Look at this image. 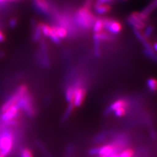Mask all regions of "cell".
Returning <instances> with one entry per match:
<instances>
[{
  "instance_id": "cell-17",
  "label": "cell",
  "mask_w": 157,
  "mask_h": 157,
  "mask_svg": "<svg viewBox=\"0 0 157 157\" xmlns=\"http://www.w3.org/2000/svg\"><path fill=\"white\" fill-rule=\"evenodd\" d=\"M92 28L94 33H99L104 31V21H103V18H96Z\"/></svg>"
},
{
  "instance_id": "cell-28",
  "label": "cell",
  "mask_w": 157,
  "mask_h": 157,
  "mask_svg": "<svg viewBox=\"0 0 157 157\" xmlns=\"http://www.w3.org/2000/svg\"><path fill=\"white\" fill-rule=\"evenodd\" d=\"M20 157H33L32 151L27 147H22L20 151Z\"/></svg>"
},
{
  "instance_id": "cell-44",
  "label": "cell",
  "mask_w": 157,
  "mask_h": 157,
  "mask_svg": "<svg viewBox=\"0 0 157 157\" xmlns=\"http://www.w3.org/2000/svg\"><path fill=\"white\" fill-rule=\"evenodd\" d=\"M0 157H5L1 153H0Z\"/></svg>"
},
{
  "instance_id": "cell-46",
  "label": "cell",
  "mask_w": 157,
  "mask_h": 157,
  "mask_svg": "<svg viewBox=\"0 0 157 157\" xmlns=\"http://www.w3.org/2000/svg\"><path fill=\"white\" fill-rule=\"evenodd\" d=\"M0 7H1V6H0Z\"/></svg>"
},
{
  "instance_id": "cell-24",
  "label": "cell",
  "mask_w": 157,
  "mask_h": 157,
  "mask_svg": "<svg viewBox=\"0 0 157 157\" xmlns=\"http://www.w3.org/2000/svg\"><path fill=\"white\" fill-rule=\"evenodd\" d=\"M94 39V52L96 56L99 57L101 55V41L98 40L96 38L93 37Z\"/></svg>"
},
{
  "instance_id": "cell-18",
  "label": "cell",
  "mask_w": 157,
  "mask_h": 157,
  "mask_svg": "<svg viewBox=\"0 0 157 157\" xmlns=\"http://www.w3.org/2000/svg\"><path fill=\"white\" fill-rule=\"evenodd\" d=\"M54 28H55V30L57 34L58 37L60 38V39H65L68 34L67 29L61 26H53Z\"/></svg>"
},
{
  "instance_id": "cell-16",
  "label": "cell",
  "mask_w": 157,
  "mask_h": 157,
  "mask_svg": "<svg viewBox=\"0 0 157 157\" xmlns=\"http://www.w3.org/2000/svg\"><path fill=\"white\" fill-rule=\"evenodd\" d=\"M75 88L73 87V85L69 86L66 90L65 92V97L66 101L70 104V103L73 102V99H74Z\"/></svg>"
},
{
  "instance_id": "cell-33",
  "label": "cell",
  "mask_w": 157,
  "mask_h": 157,
  "mask_svg": "<svg viewBox=\"0 0 157 157\" xmlns=\"http://www.w3.org/2000/svg\"><path fill=\"white\" fill-rule=\"evenodd\" d=\"M106 137V134L105 133H101L100 134H98L94 140L95 142H101V141L104 140Z\"/></svg>"
},
{
  "instance_id": "cell-19",
  "label": "cell",
  "mask_w": 157,
  "mask_h": 157,
  "mask_svg": "<svg viewBox=\"0 0 157 157\" xmlns=\"http://www.w3.org/2000/svg\"><path fill=\"white\" fill-rule=\"evenodd\" d=\"M113 36L109 35L107 33L102 31L99 33H94V35L93 37L96 38L98 40L102 41H110L113 39Z\"/></svg>"
},
{
  "instance_id": "cell-37",
  "label": "cell",
  "mask_w": 157,
  "mask_h": 157,
  "mask_svg": "<svg viewBox=\"0 0 157 157\" xmlns=\"http://www.w3.org/2000/svg\"><path fill=\"white\" fill-rule=\"evenodd\" d=\"M8 3V0H0V6H4Z\"/></svg>"
},
{
  "instance_id": "cell-27",
  "label": "cell",
  "mask_w": 157,
  "mask_h": 157,
  "mask_svg": "<svg viewBox=\"0 0 157 157\" xmlns=\"http://www.w3.org/2000/svg\"><path fill=\"white\" fill-rule=\"evenodd\" d=\"M134 154V151L131 148L124 149L119 153V157H132Z\"/></svg>"
},
{
  "instance_id": "cell-9",
  "label": "cell",
  "mask_w": 157,
  "mask_h": 157,
  "mask_svg": "<svg viewBox=\"0 0 157 157\" xmlns=\"http://www.w3.org/2000/svg\"><path fill=\"white\" fill-rule=\"evenodd\" d=\"M86 94V90L85 86H81L75 88L74 99H73V104L75 107H80L83 101Z\"/></svg>"
},
{
  "instance_id": "cell-26",
  "label": "cell",
  "mask_w": 157,
  "mask_h": 157,
  "mask_svg": "<svg viewBox=\"0 0 157 157\" xmlns=\"http://www.w3.org/2000/svg\"><path fill=\"white\" fill-rule=\"evenodd\" d=\"M144 52L147 57L157 62V54L155 52L153 48H145Z\"/></svg>"
},
{
  "instance_id": "cell-3",
  "label": "cell",
  "mask_w": 157,
  "mask_h": 157,
  "mask_svg": "<svg viewBox=\"0 0 157 157\" xmlns=\"http://www.w3.org/2000/svg\"><path fill=\"white\" fill-rule=\"evenodd\" d=\"M17 105L20 110H22L28 117L32 118L36 115L33 98L29 92L18 100Z\"/></svg>"
},
{
  "instance_id": "cell-4",
  "label": "cell",
  "mask_w": 157,
  "mask_h": 157,
  "mask_svg": "<svg viewBox=\"0 0 157 157\" xmlns=\"http://www.w3.org/2000/svg\"><path fill=\"white\" fill-rule=\"evenodd\" d=\"M28 92V87L26 84H22L19 85L17 88V89L13 93L12 95L8 98L2 105L1 108L2 112H5L9 109V108H11L12 106L15 105L18 101V100L25 95Z\"/></svg>"
},
{
  "instance_id": "cell-10",
  "label": "cell",
  "mask_w": 157,
  "mask_h": 157,
  "mask_svg": "<svg viewBox=\"0 0 157 157\" xmlns=\"http://www.w3.org/2000/svg\"><path fill=\"white\" fill-rule=\"evenodd\" d=\"M32 28L33 29L32 39L34 42H39L43 37L40 22H37L36 20L32 19L31 21Z\"/></svg>"
},
{
  "instance_id": "cell-43",
  "label": "cell",
  "mask_w": 157,
  "mask_h": 157,
  "mask_svg": "<svg viewBox=\"0 0 157 157\" xmlns=\"http://www.w3.org/2000/svg\"><path fill=\"white\" fill-rule=\"evenodd\" d=\"M109 157H119V154L116 153V154H113V155H111Z\"/></svg>"
},
{
  "instance_id": "cell-15",
  "label": "cell",
  "mask_w": 157,
  "mask_h": 157,
  "mask_svg": "<svg viewBox=\"0 0 157 157\" xmlns=\"http://www.w3.org/2000/svg\"><path fill=\"white\" fill-rule=\"evenodd\" d=\"M94 12L99 15H104L110 11L111 6L108 3H101L96 2L94 5Z\"/></svg>"
},
{
  "instance_id": "cell-36",
  "label": "cell",
  "mask_w": 157,
  "mask_h": 157,
  "mask_svg": "<svg viewBox=\"0 0 157 157\" xmlns=\"http://www.w3.org/2000/svg\"><path fill=\"white\" fill-rule=\"evenodd\" d=\"M6 41V35L0 29V43H3Z\"/></svg>"
},
{
  "instance_id": "cell-6",
  "label": "cell",
  "mask_w": 157,
  "mask_h": 157,
  "mask_svg": "<svg viewBox=\"0 0 157 157\" xmlns=\"http://www.w3.org/2000/svg\"><path fill=\"white\" fill-rule=\"evenodd\" d=\"M127 22L133 29L142 30L146 27V21L142 18L140 13L134 12L127 18Z\"/></svg>"
},
{
  "instance_id": "cell-31",
  "label": "cell",
  "mask_w": 157,
  "mask_h": 157,
  "mask_svg": "<svg viewBox=\"0 0 157 157\" xmlns=\"http://www.w3.org/2000/svg\"><path fill=\"white\" fill-rule=\"evenodd\" d=\"M126 108L121 107L115 111V115L117 117H121L124 116L126 114Z\"/></svg>"
},
{
  "instance_id": "cell-34",
  "label": "cell",
  "mask_w": 157,
  "mask_h": 157,
  "mask_svg": "<svg viewBox=\"0 0 157 157\" xmlns=\"http://www.w3.org/2000/svg\"><path fill=\"white\" fill-rule=\"evenodd\" d=\"M88 154L92 156L98 155V147H93L88 151Z\"/></svg>"
},
{
  "instance_id": "cell-22",
  "label": "cell",
  "mask_w": 157,
  "mask_h": 157,
  "mask_svg": "<svg viewBox=\"0 0 157 157\" xmlns=\"http://www.w3.org/2000/svg\"><path fill=\"white\" fill-rule=\"evenodd\" d=\"M74 107H75V105H74V104H73V102H71L69 104L68 107L66 109L64 114H63V115L62 121H66L68 119V118L70 117L73 109H74Z\"/></svg>"
},
{
  "instance_id": "cell-41",
  "label": "cell",
  "mask_w": 157,
  "mask_h": 157,
  "mask_svg": "<svg viewBox=\"0 0 157 157\" xmlns=\"http://www.w3.org/2000/svg\"><path fill=\"white\" fill-rule=\"evenodd\" d=\"M153 50H154L155 51L157 52V41H156V42L154 44V45H153Z\"/></svg>"
},
{
  "instance_id": "cell-20",
  "label": "cell",
  "mask_w": 157,
  "mask_h": 157,
  "mask_svg": "<svg viewBox=\"0 0 157 157\" xmlns=\"http://www.w3.org/2000/svg\"><path fill=\"white\" fill-rule=\"evenodd\" d=\"M35 144L38 147V149L41 151V153L45 156V157H52L51 154L49 153L48 151L46 148V147L43 145L41 141L37 140H35Z\"/></svg>"
},
{
  "instance_id": "cell-29",
  "label": "cell",
  "mask_w": 157,
  "mask_h": 157,
  "mask_svg": "<svg viewBox=\"0 0 157 157\" xmlns=\"http://www.w3.org/2000/svg\"><path fill=\"white\" fill-rule=\"evenodd\" d=\"M153 32V26H151V25L146 26V27L145 28V32L144 33V35L146 38L148 39L149 37H151Z\"/></svg>"
},
{
  "instance_id": "cell-38",
  "label": "cell",
  "mask_w": 157,
  "mask_h": 157,
  "mask_svg": "<svg viewBox=\"0 0 157 157\" xmlns=\"http://www.w3.org/2000/svg\"><path fill=\"white\" fill-rule=\"evenodd\" d=\"M110 1H111V0H97L96 2L101 3H107Z\"/></svg>"
},
{
  "instance_id": "cell-5",
  "label": "cell",
  "mask_w": 157,
  "mask_h": 157,
  "mask_svg": "<svg viewBox=\"0 0 157 157\" xmlns=\"http://www.w3.org/2000/svg\"><path fill=\"white\" fill-rule=\"evenodd\" d=\"M37 62L43 67H48L51 66V62L48 55V48L47 43L41 39L39 41V50L37 52Z\"/></svg>"
},
{
  "instance_id": "cell-12",
  "label": "cell",
  "mask_w": 157,
  "mask_h": 157,
  "mask_svg": "<svg viewBox=\"0 0 157 157\" xmlns=\"http://www.w3.org/2000/svg\"><path fill=\"white\" fill-rule=\"evenodd\" d=\"M33 5L37 11L48 15L50 13V5L47 0H33Z\"/></svg>"
},
{
  "instance_id": "cell-21",
  "label": "cell",
  "mask_w": 157,
  "mask_h": 157,
  "mask_svg": "<svg viewBox=\"0 0 157 157\" xmlns=\"http://www.w3.org/2000/svg\"><path fill=\"white\" fill-rule=\"evenodd\" d=\"M147 86L151 92H157V79L155 78H149L147 81Z\"/></svg>"
},
{
  "instance_id": "cell-35",
  "label": "cell",
  "mask_w": 157,
  "mask_h": 157,
  "mask_svg": "<svg viewBox=\"0 0 157 157\" xmlns=\"http://www.w3.org/2000/svg\"><path fill=\"white\" fill-rule=\"evenodd\" d=\"M73 151H74V147H73L71 145H68V147H67V150H66L67 155L68 156L71 155L73 154Z\"/></svg>"
},
{
  "instance_id": "cell-40",
  "label": "cell",
  "mask_w": 157,
  "mask_h": 157,
  "mask_svg": "<svg viewBox=\"0 0 157 157\" xmlns=\"http://www.w3.org/2000/svg\"><path fill=\"white\" fill-rule=\"evenodd\" d=\"M5 56H6V52L4 51H0V59L3 58Z\"/></svg>"
},
{
  "instance_id": "cell-7",
  "label": "cell",
  "mask_w": 157,
  "mask_h": 157,
  "mask_svg": "<svg viewBox=\"0 0 157 157\" xmlns=\"http://www.w3.org/2000/svg\"><path fill=\"white\" fill-rule=\"evenodd\" d=\"M104 29L111 34H119L122 30V24L115 20L111 18H103Z\"/></svg>"
},
{
  "instance_id": "cell-14",
  "label": "cell",
  "mask_w": 157,
  "mask_h": 157,
  "mask_svg": "<svg viewBox=\"0 0 157 157\" xmlns=\"http://www.w3.org/2000/svg\"><path fill=\"white\" fill-rule=\"evenodd\" d=\"M157 8V0H153L151 3L149 4V6L146 7L143 11L140 13L141 17L143 18L145 21H147L149 17L151 15V13H153L155 10Z\"/></svg>"
},
{
  "instance_id": "cell-23",
  "label": "cell",
  "mask_w": 157,
  "mask_h": 157,
  "mask_svg": "<svg viewBox=\"0 0 157 157\" xmlns=\"http://www.w3.org/2000/svg\"><path fill=\"white\" fill-rule=\"evenodd\" d=\"M48 38L50 39L54 43L57 44V45L58 44H60L61 42V39L58 37L53 26H51V30L50 34H49L48 36Z\"/></svg>"
},
{
  "instance_id": "cell-30",
  "label": "cell",
  "mask_w": 157,
  "mask_h": 157,
  "mask_svg": "<svg viewBox=\"0 0 157 157\" xmlns=\"http://www.w3.org/2000/svg\"><path fill=\"white\" fill-rule=\"evenodd\" d=\"M18 24V20L16 17H12L9 21V27L11 29L15 28Z\"/></svg>"
},
{
  "instance_id": "cell-1",
  "label": "cell",
  "mask_w": 157,
  "mask_h": 157,
  "mask_svg": "<svg viewBox=\"0 0 157 157\" xmlns=\"http://www.w3.org/2000/svg\"><path fill=\"white\" fill-rule=\"evenodd\" d=\"M14 142V135L10 128H3L0 131V153L5 157L12 151Z\"/></svg>"
},
{
  "instance_id": "cell-11",
  "label": "cell",
  "mask_w": 157,
  "mask_h": 157,
  "mask_svg": "<svg viewBox=\"0 0 157 157\" xmlns=\"http://www.w3.org/2000/svg\"><path fill=\"white\" fill-rule=\"evenodd\" d=\"M118 154L116 147L113 144H106L104 146L98 147V155L99 156H110L113 154Z\"/></svg>"
},
{
  "instance_id": "cell-13",
  "label": "cell",
  "mask_w": 157,
  "mask_h": 157,
  "mask_svg": "<svg viewBox=\"0 0 157 157\" xmlns=\"http://www.w3.org/2000/svg\"><path fill=\"white\" fill-rule=\"evenodd\" d=\"M128 107V103L126 100L122 99L119 100L113 103L111 105L107 108L105 110V115H109L111 112L115 111L116 109L121 107H124L127 109Z\"/></svg>"
},
{
  "instance_id": "cell-42",
  "label": "cell",
  "mask_w": 157,
  "mask_h": 157,
  "mask_svg": "<svg viewBox=\"0 0 157 157\" xmlns=\"http://www.w3.org/2000/svg\"><path fill=\"white\" fill-rule=\"evenodd\" d=\"M18 1H21V0H8L9 3H12V2H17Z\"/></svg>"
},
{
  "instance_id": "cell-39",
  "label": "cell",
  "mask_w": 157,
  "mask_h": 157,
  "mask_svg": "<svg viewBox=\"0 0 157 157\" xmlns=\"http://www.w3.org/2000/svg\"><path fill=\"white\" fill-rule=\"evenodd\" d=\"M151 136L152 137H153V138L155 139V138H156V132H155L154 130H151Z\"/></svg>"
},
{
  "instance_id": "cell-45",
  "label": "cell",
  "mask_w": 157,
  "mask_h": 157,
  "mask_svg": "<svg viewBox=\"0 0 157 157\" xmlns=\"http://www.w3.org/2000/svg\"><path fill=\"white\" fill-rule=\"evenodd\" d=\"M98 157H109V156H100Z\"/></svg>"
},
{
  "instance_id": "cell-32",
  "label": "cell",
  "mask_w": 157,
  "mask_h": 157,
  "mask_svg": "<svg viewBox=\"0 0 157 157\" xmlns=\"http://www.w3.org/2000/svg\"><path fill=\"white\" fill-rule=\"evenodd\" d=\"M94 3V0H85L84 4H83V7L90 9L91 7L93 6Z\"/></svg>"
},
{
  "instance_id": "cell-25",
  "label": "cell",
  "mask_w": 157,
  "mask_h": 157,
  "mask_svg": "<svg viewBox=\"0 0 157 157\" xmlns=\"http://www.w3.org/2000/svg\"><path fill=\"white\" fill-rule=\"evenodd\" d=\"M40 23H41V28L43 36L46 37H48V36L49 34H50V32L51 30V26H50L48 24L46 23H43L41 22Z\"/></svg>"
},
{
  "instance_id": "cell-2",
  "label": "cell",
  "mask_w": 157,
  "mask_h": 157,
  "mask_svg": "<svg viewBox=\"0 0 157 157\" xmlns=\"http://www.w3.org/2000/svg\"><path fill=\"white\" fill-rule=\"evenodd\" d=\"M74 20L77 26L84 29H88L92 27L96 18L89 9L82 7L77 11Z\"/></svg>"
},
{
  "instance_id": "cell-8",
  "label": "cell",
  "mask_w": 157,
  "mask_h": 157,
  "mask_svg": "<svg viewBox=\"0 0 157 157\" xmlns=\"http://www.w3.org/2000/svg\"><path fill=\"white\" fill-rule=\"evenodd\" d=\"M20 114V109L17 104L9 109L3 113L1 116V121L4 122L8 121L17 119Z\"/></svg>"
}]
</instances>
